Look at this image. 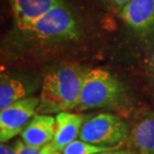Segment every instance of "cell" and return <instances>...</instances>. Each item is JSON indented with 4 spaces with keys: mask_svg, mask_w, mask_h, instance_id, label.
Wrapping results in <instances>:
<instances>
[{
    "mask_svg": "<svg viewBox=\"0 0 154 154\" xmlns=\"http://www.w3.org/2000/svg\"><path fill=\"white\" fill-rule=\"evenodd\" d=\"M86 73L74 64H65L48 73L42 83L37 112L48 114L77 108Z\"/></svg>",
    "mask_w": 154,
    "mask_h": 154,
    "instance_id": "obj_1",
    "label": "cell"
},
{
    "mask_svg": "<svg viewBox=\"0 0 154 154\" xmlns=\"http://www.w3.org/2000/svg\"><path fill=\"white\" fill-rule=\"evenodd\" d=\"M42 42L75 40L80 35V26L74 14L65 3L55 6L23 30Z\"/></svg>",
    "mask_w": 154,
    "mask_h": 154,
    "instance_id": "obj_2",
    "label": "cell"
},
{
    "mask_svg": "<svg viewBox=\"0 0 154 154\" xmlns=\"http://www.w3.org/2000/svg\"><path fill=\"white\" fill-rule=\"evenodd\" d=\"M123 92L122 85L107 70L96 68L87 71L80 92L79 110L112 106L118 102Z\"/></svg>",
    "mask_w": 154,
    "mask_h": 154,
    "instance_id": "obj_3",
    "label": "cell"
},
{
    "mask_svg": "<svg viewBox=\"0 0 154 154\" xmlns=\"http://www.w3.org/2000/svg\"><path fill=\"white\" fill-rule=\"evenodd\" d=\"M128 136V126L120 117L100 113L83 123L78 138L98 146H118Z\"/></svg>",
    "mask_w": 154,
    "mask_h": 154,
    "instance_id": "obj_4",
    "label": "cell"
},
{
    "mask_svg": "<svg viewBox=\"0 0 154 154\" xmlns=\"http://www.w3.org/2000/svg\"><path fill=\"white\" fill-rule=\"evenodd\" d=\"M38 97H25L0 111V141L5 143L23 131L37 112Z\"/></svg>",
    "mask_w": 154,
    "mask_h": 154,
    "instance_id": "obj_5",
    "label": "cell"
},
{
    "mask_svg": "<svg viewBox=\"0 0 154 154\" xmlns=\"http://www.w3.org/2000/svg\"><path fill=\"white\" fill-rule=\"evenodd\" d=\"M129 28L141 34L154 30V0H131L118 11Z\"/></svg>",
    "mask_w": 154,
    "mask_h": 154,
    "instance_id": "obj_6",
    "label": "cell"
},
{
    "mask_svg": "<svg viewBox=\"0 0 154 154\" xmlns=\"http://www.w3.org/2000/svg\"><path fill=\"white\" fill-rule=\"evenodd\" d=\"M15 23L21 31L42 17L62 0H9Z\"/></svg>",
    "mask_w": 154,
    "mask_h": 154,
    "instance_id": "obj_7",
    "label": "cell"
},
{
    "mask_svg": "<svg viewBox=\"0 0 154 154\" xmlns=\"http://www.w3.org/2000/svg\"><path fill=\"white\" fill-rule=\"evenodd\" d=\"M56 119L47 114L34 115L21 132L22 140L27 145L43 147L51 143L55 134Z\"/></svg>",
    "mask_w": 154,
    "mask_h": 154,
    "instance_id": "obj_8",
    "label": "cell"
},
{
    "mask_svg": "<svg viewBox=\"0 0 154 154\" xmlns=\"http://www.w3.org/2000/svg\"><path fill=\"white\" fill-rule=\"evenodd\" d=\"M55 119V134L50 145L54 151L62 152L68 144L76 140L79 136L80 129L84 123V116L63 111L58 113Z\"/></svg>",
    "mask_w": 154,
    "mask_h": 154,
    "instance_id": "obj_9",
    "label": "cell"
},
{
    "mask_svg": "<svg viewBox=\"0 0 154 154\" xmlns=\"http://www.w3.org/2000/svg\"><path fill=\"white\" fill-rule=\"evenodd\" d=\"M132 141L140 154H154V116L146 117L134 126Z\"/></svg>",
    "mask_w": 154,
    "mask_h": 154,
    "instance_id": "obj_10",
    "label": "cell"
},
{
    "mask_svg": "<svg viewBox=\"0 0 154 154\" xmlns=\"http://www.w3.org/2000/svg\"><path fill=\"white\" fill-rule=\"evenodd\" d=\"M26 89L23 83L2 73L0 78V111L25 98Z\"/></svg>",
    "mask_w": 154,
    "mask_h": 154,
    "instance_id": "obj_11",
    "label": "cell"
},
{
    "mask_svg": "<svg viewBox=\"0 0 154 154\" xmlns=\"http://www.w3.org/2000/svg\"><path fill=\"white\" fill-rule=\"evenodd\" d=\"M118 149V146H98L82 140H74L62 150L63 154H96Z\"/></svg>",
    "mask_w": 154,
    "mask_h": 154,
    "instance_id": "obj_12",
    "label": "cell"
},
{
    "mask_svg": "<svg viewBox=\"0 0 154 154\" xmlns=\"http://www.w3.org/2000/svg\"><path fill=\"white\" fill-rule=\"evenodd\" d=\"M13 148L16 154H43L42 147L27 145L23 140H17L14 143Z\"/></svg>",
    "mask_w": 154,
    "mask_h": 154,
    "instance_id": "obj_13",
    "label": "cell"
},
{
    "mask_svg": "<svg viewBox=\"0 0 154 154\" xmlns=\"http://www.w3.org/2000/svg\"><path fill=\"white\" fill-rule=\"evenodd\" d=\"M97 1L105 8L118 12L126 3H128L131 0H97Z\"/></svg>",
    "mask_w": 154,
    "mask_h": 154,
    "instance_id": "obj_14",
    "label": "cell"
},
{
    "mask_svg": "<svg viewBox=\"0 0 154 154\" xmlns=\"http://www.w3.org/2000/svg\"><path fill=\"white\" fill-rule=\"evenodd\" d=\"M0 154H16V152H15L13 147L1 143V145H0Z\"/></svg>",
    "mask_w": 154,
    "mask_h": 154,
    "instance_id": "obj_15",
    "label": "cell"
},
{
    "mask_svg": "<svg viewBox=\"0 0 154 154\" xmlns=\"http://www.w3.org/2000/svg\"><path fill=\"white\" fill-rule=\"evenodd\" d=\"M96 154H135V153L132 151V150H129V149H124V150L115 149V150H111V151L100 152V153H96Z\"/></svg>",
    "mask_w": 154,
    "mask_h": 154,
    "instance_id": "obj_16",
    "label": "cell"
},
{
    "mask_svg": "<svg viewBox=\"0 0 154 154\" xmlns=\"http://www.w3.org/2000/svg\"><path fill=\"white\" fill-rule=\"evenodd\" d=\"M152 66H153V70H154V50H153V54H152Z\"/></svg>",
    "mask_w": 154,
    "mask_h": 154,
    "instance_id": "obj_17",
    "label": "cell"
},
{
    "mask_svg": "<svg viewBox=\"0 0 154 154\" xmlns=\"http://www.w3.org/2000/svg\"><path fill=\"white\" fill-rule=\"evenodd\" d=\"M50 154H63V153H61L60 151H54V152H52Z\"/></svg>",
    "mask_w": 154,
    "mask_h": 154,
    "instance_id": "obj_18",
    "label": "cell"
}]
</instances>
